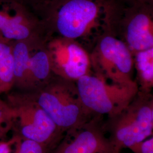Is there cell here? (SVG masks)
<instances>
[{
  "label": "cell",
  "instance_id": "1",
  "mask_svg": "<svg viewBox=\"0 0 153 153\" xmlns=\"http://www.w3.org/2000/svg\"><path fill=\"white\" fill-rule=\"evenodd\" d=\"M116 0H35L30 6L45 35L73 40L90 52L104 33L112 30Z\"/></svg>",
  "mask_w": 153,
  "mask_h": 153
},
{
  "label": "cell",
  "instance_id": "2",
  "mask_svg": "<svg viewBox=\"0 0 153 153\" xmlns=\"http://www.w3.org/2000/svg\"><path fill=\"white\" fill-rule=\"evenodd\" d=\"M33 96L64 134L82 126L97 115L83 103L76 82L55 76Z\"/></svg>",
  "mask_w": 153,
  "mask_h": 153
},
{
  "label": "cell",
  "instance_id": "3",
  "mask_svg": "<svg viewBox=\"0 0 153 153\" xmlns=\"http://www.w3.org/2000/svg\"><path fill=\"white\" fill-rule=\"evenodd\" d=\"M6 101L14 113L13 136L40 143L52 150L56 147L64 134L40 107L32 93L10 91L6 94Z\"/></svg>",
  "mask_w": 153,
  "mask_h": 153
},
{
  "label": "cell",
  "instance_id": "4",
  "mask_svg": "<svg viewBox=\"0 0 153 153\" xmlns=\"http://www.w3.org/2000/svg\"><path fill=\"white\" fill-rule=\"evenodd\" d=\"M105 132L117 152L153 135V97L138 91L120 113L104 123Z\"/></svg>",
  "mask_w": 153,
  "mask_h": 153
},
{
  "label": "cell",
  "instance_id": "5",
  "mask_svg": "<svg viewBox=\"0 0 153 153\" xmlns=\"http://www.w3.org/2000/svg\"><path fill=\"white\" fill-rule=\"evenodd\" d=\"M14 64V88L32 93L44 87L55 76L45 35L12 43Z\"/></svg>",
  "mask_w": 153,
  "mask_h": 153
},
{
  "label": "cell",
  "instance_id": "6",
  "mask_svg": "<svg viewBox=\"0 0 153 153\" xmlns=\"http://www.w3.org/2000/svg\"><path fill=\"white\" fill-rule=\"evenodd\" d=\"M82 102L93 115L111 117L120 113L138 93L137 83L109 82L93 73L76 82Z\"/></svg>",
  "mask_w": 153,
  "mask_h": 153
},
{
  "label": "cell",
  "instance_id": "7",
  "mask_svg": "<svg viewBox=\"0 0 153 153\" xmlns=\"http://www.w3.org/2000/svg\"><path fill=\"white\" fill-rule=\"evenodd\" d=\"M92 73L109 82H134V59L131 51L112 30L104 33L90 52Z\"/></svg>",
  "mask_w": 153,
  "mask_h": 153
},
{
  "label": "cell",
  "instance_id": "8",
  "mask_svg": "<svg viewBox=\"0 0 153 153\" xmlns=\"http://www.w3.org/2000/svg\"><path fill=\"white\" fill-rule=\"evenodd\" d=\"M112 31L133 55L153 48V4L126 6L118 3Z\"/></svg>",
  "mask_w": 153,
  "mask_h": 153
},
{
  "label": "cell",
  "instance_id": "9",
  "mask_svg": "<svg viewBox=\"0 0 153 153\" xmlns=\"http://www.w3.org/2000/svg\"><path fill=\"white\" fill-rule=\"evenodd\" d=\"M46 45L53 73L76 82L92 73L90 53L76 41L56 35H45Z\"/></svg>",
  "mask_w": 153,
  "mask_h": 153
},
{
  "label": "cell",
  "instance_id": "10",
  "mask_svg": "<svg viewBox=\"0 0 153 153\" xmlns=\"http://www.w3.org/2000/svg\"><path fill=\"white\" fill-rule=\"evenodd\" d=\"M103 116L66 131L51 153H119L105 134Z\"/></svg>",
  "mask_w": 153,
  "mask_h": 153
},
{
  "label": "cell",
  "instance_id": "11",
  "mask_svg": "<svg viewBox=\"0 0 153 153\" xmlns=\"http://www.w3.org/2000/svg\"><path fill=\"white\" fill-rule=\"evenodd\" d=\"M44 26L28 6L16 0H0V40L8 43L45 35Z\"/></svg>",
  "mask_w": 153,
  "mask_h": 153
},
{
  "label": "cell",
  "instance_id": "12",
  "mask_svg": "<svg viewBox=\"0 0 153 153\" xmlns=\"http://www.w3.org/2000/svg\"><path fill=\"white\" fill-rule=\"evenodd\" d=\"M138 91L152 93L153 88V48L133 54Z\"/></svg>",
  "mask_w": 153,
  "mask_h": 153
},
{
  "label": "cell",
  "instance_id": "13",
  "mask_svg": "<svg viewBox=\"0 0 153 153\" xmlns=\"http://www.w3.org/2000/svg\"><path fill=\"white\" fill-rule=\"evenodd\" d=\"M14 64L12 43L0 40V95L14 88Z\"/></svg>",
  "mask_w": 153,
  "mask_h": 153
},
{
  "label": "cell",
  "instance_id": "14",
  "mask_svg": "<svg viewBox=\"0 0 153 153\" xmlns=\"http://www.w3.org/2000/svg\"><path fill=\"white\" fill-rule=\"evenodd\" d=\"M14 113L9 103L0 99V136L4 137L12 129Z\"/></svg>",
  "mask_w": 153,
  "mask_h": 153
},
{
  "label": "cell",
  "instance_id": "15",
  "mask_svg": "<svg viewBox=\"0 0 153 153\" xmlns=\"http://www.w3.org/2000/svg\"><path fill=\"white\" fill-rule=\"evenodd\" d=\"M51 149L40 143L16 138L14 153H51Z\"/></svg>",
  "mask_w": 153,
  "mask_h": 153
},
{
  "label": "cell",
  "instance_id": "16",
  "mask_svg": "<svg viewBox=\"0 0 153 153\" xmlns=\"http://www.w3.org/2000/svg\"><path fill=\"white\" fill-rule=\"evenodd\" d=\"M128 149L133 153H153V137L136 143Z\"/></svg>",
  "mask_w": 153,
  "mask_h": 153
},
{
  "label": "cell",
  "instance_id": "17",
  "mask_svg": "<svg viewBox=\"0 0 153 153\" xmlns=\"http://www.w3.org/2000/svg\"><path fill=\"white\" fill-rule=\"evenodd\" d=\"M16 138L13 136L8 141L0 140V153H11V146L15 143Z\"/></svg>",
  "mask_w": 153,
  "mask_h": 153
},
{
  "label": "cell",
  "instance_id": "18",
  "mask_svg": "<svg viewBox=\"0 0 153 153\" xmlns=\"http://www.w3.org/2000/svg\"><path fill=\"white\" fill-rule=\"evenodd\" d=\"M121 5L126 6L134 5L138 4H153V0H116Z\"/></svg>",
  "mask_w": 153,
  "mask_h": 153
},
{
  "label": "cell",
  "instance_id": "19",
  "mask_svg": "<svg viewBox=\"0 0 153 153\" xmlns=\"http://www.w3.org/2000/svg\"><path fill=\"white\" fill-rule=\"evenodd\" d=\"M16 1H17L18 2H21L22 4L28 6L30 7V6L32 4V3L35 0H16Z\"/></svg>",
  "mask_w": 153,
  "mask_h": 153
},
{
  "label": "cell",
  "instance_id": "20",
  "mask_svg": "<svg viewBox=\"0 0 153 153\" xmlns=\"http://www.w3.org/2000/svg\"><path fill=\"white\" fill-rule=\"evenodd\" d=\"M1 138H2V137H1V136H0V140H1Z\"/></svg>",
  "mask_w": 153,
  "mask_h": 153
}]
</instances>
